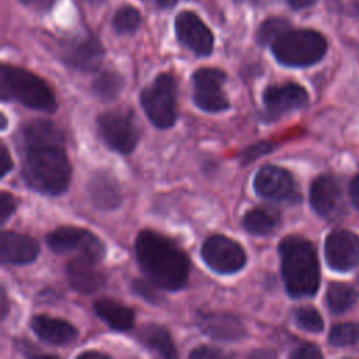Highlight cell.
I'll list each match as a JSON object with an SVG mask.
<instances>
[{
    "mask_svg": "<svg viewBox=\"0 0 359 359\" xmlns=\"http://www.w3.org/2000/svg\"><path fill=\"white\" fill-rule=\"evenodd\" d=\"M135 255L143 275L163 290L182 289L189 276L187 254L168 237L142 230L135 240Z\"/></svg>",
    "mask_w": 359,
    "mask_h": 359,
    "instance_id": "1",
    "label": "cell"
},
{
    "mask_svg": "<svg viewBox=\"0 0 359 359\" xmlns=\"http://www.w3.org/2000/svg\"><path fill=\"white\" fill-rule=\"evenodd\" d=\"M20 147H22L21 174L31 189L55 196L69 188L72 165L65 142H42Z\"/></svg>",
    "mask_w": 359,
    "mask_h": 359,
    "instance_id": "2",
    "label": "cell"
},
{
    "mask_svg": "<svg viewBox=\"0 0 359 359\" xmlns=\"http://www.w3.org/2000/svg\"><path fill=\"white\" fill-rule=\"evenodd\" d=\"M278 251L287 294L293 299L314 296L320 286V264L314 245L304 237L286 236Z\"/></svg>",
    "mask_w": 359,
    "mask_h": 359,
    "instance_id": "3",
    "label": "cell"
},
{
    "mask_svg": "<svg viewBox=\"0 0 359 359\" xmlns=\"http://www.w3.org/2000/svg\"><path fill=\"white\" fill-rule=\"evenodd\" d=\"M0 98L46 114H53L57 108L56 97L45 80L27 69L10 65L0 69Z\"/></svg>",
    "mask_w": 359,
    "mask_h": 359,
    "instance_id": "4",
    "label": "cell"
},
{
    "mask_svg": "<svg viewBox=\"0 0 359 359\" xmlns=\"http://www.w3.org/2000/svg\"><path fill=\"white\" fill-rule=\"evenodd\" d=\"M275 59L289 67H307L327 52L325 38L313 29H287L271 43Z\"/></svg>",
    "mask_w": 359,
    "mask_h": 359,
    "instance_id": "5",
    "label": "cell"
},
{
    "mask_svg": "<svg viewBox=\"0 0 359 359\" xmlns=\"http://www.w3.org/2000/svg\"><path fill=\"white\" fill-rule=\"evenodd\" d=\"M177 80L170 73L158 74L140 93V105L149 121L158 129L171 128L177 118Z\"/></svg>",
    "mask_w": 359,
    "mask_h": 359,
    "instance_id": "6",
    "label": "cell"
},
{
    "mask_svg": "<svg viewBox=\"0 0 359 359\" xmlns=\"http://www.w3.org/2000/svg\"><path fill=\"white\" fill-rule=\"evenodd\" d=\"M97 128L101 140L119 154L132 153L139 142V126L128 108L119 107L100 114Z\"/></svg>",
    "mask_w": 359,
    "mask_h": 359,
    "instance_id": "7",
    "label": "cell"
},
{
    "mask_svg": "<svg viewBox=\"0 0 359 359\" xmlns=\"http://www.w3.org/2000/svg\"><path fill=\"white\" fill-rule=\"evenodd\" d=\"M227 76L216 67H201L192 74L194 104L205 112H223L229 109V97L223 91Z\"/></svg>",
    "mask_w": 359,
    "mask_h": 359,
    "instance_id": "8",
    "label": "cell"
},
{
    "mask_svg": "<svg viewBox=\"0 0 359 359\" xmlns=\"http://www.w3.org/2000/svg\"><path fill=\"white\" fill-rule=\"evenodd\" d=\"M46 244L56 254L76 251L79 255L93 258L98 262H101L105 257L104 243L94 233L81 227H57L46 236Z\"/></svg>",
    "mask_w": 359,
    "mask_h": 359,
    "instance_id": "9",
    "label": "cell"
},
{
    "mask_svg": "<svg viewBox=\"0 0 359 359\" xmlns=\"http://www.w3.org/2000/svg\"><path fill=\"white\" fill-rule=\"evenodd\" d=\"M201 257L213 272L222 275L236 273L241 271L247 262L243 247L223 234L209 236L201 247Z\"/></svg>",
    "mask_w": 359,
    "mask_h": 359,
    "instance_id": "10",
    "label": "cell"
},
{
    "mask_svg": "<svg viewBox=\"0 0 359 359\" xmlns=\"http://www.w3.org/2000/svg\"><path fill=\"white\" fill-rule=\"evenodd\" d=\"M252 185L255 194L268 201L299 203L302 199L293 175L279 165H262L255 172Z\"/></svg>",
    "mask_w": 359,
    "mask_h": 359,
    "instance_id": "11",
    "label": "cell"
},
{
    "mask_svg": "<svg viewBox=\"0 0 359 359\" xmlns=\"http://www.w3.org/2000/svg\"><path fill=\"white\" fill-rule=\"evenodd\" d=\"M265 116L268 121H276L280 116L307 105L309 94L297 83L287 81L268 86L262 93Z\"/></svg>",
    "mask_w": 359,
    "mask_h": 359,
    "instance_id": "12",
    "label": "cell"
},
{
    "mask_svg": "<svg viewBox=\"0 0 359 359\" xmlns=\"http://www.w3.org/2000/svg\"><path fill=\"white\" fill-rule=\"evenodd\" d=\"M324 255L331 269L351 271L359 262V236L345 229L330 231L324 243Z\"/></svg>",
    "mask_w": 359,
    "mask_h": 359,
    "instance_id": "13",
    "label": "cell"
},
{
    "mask_svg": "<svg viewBox=\"0 0 359 359\" xmlns=\"http://www.w3.org/2000/svg\"><path fill=\"white\" fill-rule=\"evenodd\" d=\"M178 41L198 56H208L213 49V34L202 20L191 11H181L175 18Z\"/></svg>",
    "mask_w": 359,
    "mask_h": 359,
    "instance_id": "14",
    "label": "cell"
},
{
    "mask_svg": "<svg viewBox=\"0 0 359 359\" xmlns=\"http://www.w3.org/2000/svg\"><path fill=\"white\" fill-rule=\"evenodd\" d=\"M195 324L205 335L220 342H236L247 334L243 321L230 313L198 311Z\"/></svg>",
    "mask_w": 359,
    "mask_h": 359,
    "instance_id": "15",
    "label": "cell"
},
{
    "mask_svg": "<svg viewBox=\"0 0 359 359\" xmlns=\"http://www.w3.org/2000/svg\"><path fill=\"white\" fill-rule=\"evenodd\" d=\"M310 205L318 216L334 219L344 205L339 181L330 174L318 175L310 187Z\"/></svg>",
    "mask_w": 359,
    "mask_h": 359,
    "instance_id": "16",
    "label": "cell"
},
{
    "mask_svg": "<svg viewBox=\"0 0 359 359\" xmlns=\"http://www.w3.org/2000/svg\"><path fill=\"white\" fill-rule=\"evenodd\" d=\"M60 57L70 67L81 72H94L104 59V48L100 41L91 35L76 38L63 45Z\"/></svg>",
    "mask_w": 359,
    "mask_h": 359,
    "instance_id": "17",
    "label": "cell"
},
{
    "mask_svg": "<svg viewBox=\"0 0 359 359\" xmlns=\"http://www.w3.org/2000/svg\"><path fill=\"white\" fill-rule=\"evenodd\" d=\"M100 262L77 255L66 262V276L70 286L84 294H91L101 290L105 286V275L97 268Z\"/></svg>",
    "mask_w": 359,
    "mask_h": 359,
    "instance_id": "18",
    "label": "cell"
},
{
    "mask_svg": "<svg viewBox=\"0 0 359 359\" xmlns=\"http://www.w3.org/2000/svg\"><path fill=\"white\" fill-rule=\"evenodd\" d=\"M87 195L98 210H115L122 203V192L116 178L108 171H94L87 181Z\"/></svg>",
    "mask_w": 359,
    "mask_h": 359,
    "instance_id": "19",
    "label": "cell"
},
{
    "mask_svg": "<svg viewBox=\"0 0 359 359\" xmlns=\"http://www.w3.org/2000/svg\"><path fill=\"white\" fill-rule=\"evenodd\" d=\"M39 254L38 243L17 231H3L0 237V258L4 265H25L34 262Z\"/></svg>",
    "mask_w": 359,
    "mask_h": 359,
    "instance_id": "20",
    "label": "cell"
},
{
    "mask_svg": "<svg viewBox=\"0 0 359 359\" xmlns=\"http://www.w3.org/2000/svg\"><path fill=\"white\" fill-rule=\"evenodd\" d=\"M34 334L49 345H67L77 339V330L69 321L49 317L46 314L34 316L29 321Z\"/></svg>",
    "mask_w": 359,
    "mask_h": 359,
    "instance_id": "21",
    "label": "cell"
},
{
    "mask_svg": "<svg viewBox=\"0 0 359 359\" xmlns=\"http://www.w3.org/2000/svg\"><path fill=\"white\" fill-rule=\"evenodd\" d=\"M94 311L115 331H129L135 325V311L115 299L101 297L95 300Z\"/></svg>",
    "mask_w": 359,
    "mask_h": 359,
    "instance_id": "22",
    "label": "cell"
},
{
    "mask_svg": "<svg viewBox=\"0 0 359 359\" xmlns=\"http://www.w3.org/2000/svg\"><path fill=\"white\" fill-rule=\"evenodd\" d=\"M136 339L146 349L163 356V358H177V348L168 332V330L160 324L147 323L143 324L136 331Z\"/></svg>",
    "mask_w": 359,
    "mask_h": 359,
    "instance_id": "23",
    "label": "cell"
},
{
    "mask_svg": "<svg viewBox=\"0 0 359 359\" xmlns=\"http://www.w3.org/2000/svg\"><path fill=\"white\" fill-rule=\"evenodd\" d=\"M279 223V212L266 206H255L247 210L241 220L244 230L252 236H268L275 231Z\"/></svg>",
    "mask_w": 359,
    "mask_h": 359,
    "instance_id": "24",
    "label": "cell"
},
{
    "mask_svg": "<svg viewBox=\"0 0 359 359\" xmlns=\"http://www.w3.org/2000/svg\"><path fill=\"white\" fill-rule=\"evenodd\" d=\"M358 292L351 285L342 282H332L327 287L325 302L331 313L342 314L358 302Z\"/></svg>",
    "mask_w": 359,
    "mask_h": 359,
    "instance_id": "25",
    "label": "cell"
},
{
    "mask_svg": "<svg viewBox=\"0 0 359 359\" xmlns=\"http://www.w3.org/2000/svg\"><path fill=\"white\" fill-rule=\"evenodd\" d=\"M123 86H125V80L119 73L105 70L100 73L97 79L93 81L91 91L98 100L108 102L115 100L121 94V91L123 90Z\"/></svg>",
    "mask_w": 359,
    "mask_h": 359,
    "instance_id": "26",
    "label": "cell"
},
{
    "mask_svg": "<svg viewBox=\"0 0 359 359\" xmlns=\"http://www.w3.org/2000/svg\"><path fill=\"white\" fill-rule=\"evenodd\" d=\"M328 342L332 346H348L359 342V324L339 323L335 324L328 334Z\"/></svg>",
    "mask_w": 359,
    "mask_h": 359,
    "instance_id": "27",
    "label": "cell"
},
{
    "mask_svg": "<svg viewBox=\"0 0 359 359\" xmlns=\"http://www.w3.org/2000/svg\"><path fill=\"white\" fill-rule=\"evenodd\" d=\"M290 28L287 20L282 17H271L265 20L257 32V41L261 45H271L279 35Z\"/></svg>",
    "mask_w": 359,
    "mask_h": 359,
    "instance_id": "28",
    "label": "cell"
},
{
    "mask_svg": "<svg viewBox=\"0 0 359 359\" xmlns=\"http://www.w3.org/2000/svg\"><path fill=\"white\" fill-rule=\"evenodd\" d=\"M296 324L307 332H321L324 330V320L321 314L311 306H302L293 311Z\"/></svg>",
    "mask_w": 359,
    "mask_h": 359,
    "instance_id": "29",
    "label": "cell"
},
{
    "mask_svg": "<svg viewBox=\"0 0 359 359\" xmlns=\"http://www.w3.org/2000/svg\"><path fill=\"white\" fill-rule=\"evenodd\" d=\"M112 25L119 34H132L140 25V14L135 7L123 6L115 13Z\"/></svg>",
    "mask_w": 359,
    "mask_h": 359,
    "instance_id": "30",
    "label": "cell"
},
{
    "mask_svg": "<svg viewBox=\"0 0 359 359\" xmlns=\"http://www.w3.org/2000/svg\"><path fill=\"white\" fill-rule=\"evenodd\" d=\"M130 287L135 294H137L150 304H160L164 300L163 294L158 292L160 287L149 279H135L132 280Z\"/></svg>",
    "mask_w": 359,
    "mask_h": 359,
    "instance_id": "31",
    "label": "cell"
},
{
    "mask_svg": "<svg viewBox=\"0 0 359 359\" xmlns=\"http://www.w3.org/2000/svg\"><path fill=\"white\" fill-rule=\"evenodd\" d=\"M276 146L271 142L266 140H261L257 142L254 144H250L247 147H244L240 153H238V160L241 163V165H247L250 163H252L254 160L259 158L261 156H265L268 153H271Z\"/></svg>",
    "mask_w": 359,
    "mask_h": 359,
    "instance_id": "32",
    "label": "cell"
},
{
    "mask_svg": "<svg viewBox=\"0 0 359 359\" xmlns=\"http://www.w3.org/2000/svg\"><path fill=\"white\" fill-rule=\"evenodd\" d=\"M17 209V199L7 191L0 192V224H4Z\"/></svg>",
    "mask_w": 359,
    "mask_h": 359,
    "instance_id": "33",
    "label": "cell"
},
{
    "mask_svg": "<svg viewBox=\"0 0 359 359\" xmlns=\"http://www.w3.org/2000/svg\"><path fill=\"white\" fill-rule=\"evenodd\" d=\"M289 356L293 359H313V358H323V353L313 344H302L300 346L294 348Z\"/></svg>",
    "mask_w": 359,
    "mask_h": 359,
    "instance_id": "34",
    "label": "cell"
},
{
    "mask_svg": "<svg viewBox=\"0 0 359 359\" xmlns=\"http://www.w3.org/2000/svg\"><path fill=\"white\" fill-rule=\"evenodd\" d=\"M224 356H227L226 352L209 345H199L189 352V358H224Z\"/></svg>",
    "mask_w": 359,
    "mask_h": 359,
    "instance_id": "35",
    "label": "cell"
},
{
    "mask_svg": "<svg viewBox=\"0 0 359 359\" xmlns=\"http://www.w3.org/2000/svg\"><path fill=\"white\" fill-rule=\"evenodd\" d=\"M13 170V160L4 143L0 144V177L4 178Z\"/></svg>",
    "mask_w": 359,
    "mask_h": 359,
    "instance_id": "36",
    "label": "cell"
},
{
    "mask_svg": "<svg viewBox=\"0 0 359 359\" xmlns=\"http://www.w3.org/2000/svg\"><path fill=\"white\" fill-rule=\"evenodd\" d=\"M349 196L352 205L359 210V174L355 175L349 184Z\"/></svg>",
    "mask_w": 359,
    "mask_h": 359,
    "instance_id": "37",
    "label": "cell"
},
{
    "mask_svg": "<svg viewBox=\"0 0 359 359\" xmlns=\"http://www.w3.org/2000/svg\"><path fill=\"white\" fill-rule=\"evenodd\" d=\"M22 1L24 4L32 7V8H36V10H45L48 7H50V4L53 3V0H20Z\"/></svg>",
    "mask_w": 359,
    "mask_h": 359,
    "instance_id": "38",
    "label": "cell"
},
{
    "mask_svg": "<svg viewBox=\"0 0 359 359\" xmlns=\"http://www.w3.org/2000/svg\"><path fill=\"white\" fill-rule=\"evenodd\" d=\"M0 296H1V299H0V302H1V304H0V314H1V320H4V318L7 317L8 309H10L8 299H7V293H6V289H4V287H1Z\"/></svg>",
    "mask_w": 359,
    "mask_h": 359,
    "instance_id": "39",
    "label": "cell"
},
{
    "mask_svg": "<svg viewBox=\"0 0 359 359\" xmlns=\"http://www.w3.org/2000/svg\"><path fill=\"white\" fill-rule=\"evenodd\" d=\"M287 4L294 10H302L306 7H310L316 3V0H286Z\"/></svg>",
    "mask_w": 359,
    "mask_h": 359,
    "instance_id": "40",
    "label": "cell"
},
{
    "mask_svg": "<svg viewBox=\"0 0 359 359\" xmlns=\"http://www.w3.org/2000/svg\"><path fill=\"white\" fill-rule=\"evenodd\" d=\"M108 358V355L102 353V352H98V351H88V352H83L79 355V358Z\"/></svg>",
    "mask_w": 359,
    "mask_h": 359,
    "instance_id": "41",
    "label": "cell"
},
{
    "mask_svg": "<svg viewBox=\"0 0 359 359\" xmlns=\"http://www.w3.org/2000/svg\"><path fill=\"white\" fill-rule=\"evenodd\" d=\"M160 7L163 8H168V7H172L178 0H154Z\"/></svg>",
    "mask_w": 359,
    "mask_h": 359,
    "instance_id": "42",
    "label": "cell"
},
{
    "mask_svg": "<svg viewBox=\"0 0 359 359\" xmlns=\"http://www.w3.org/2000/svg\"><path fill=\"white\" fill-rule=\"evenodd\" d=\"M250 356H257V358H261V356H275V353L269 352V351H255L252 353H250Z\"/></svg>",
    "mask_w": 359,
    "mask_h": 359,
    "instance_id": "43",
    "label": "cell"
},
{
    "mask_svg": "<svg viewBox=\"0 0 359 359\" xmlns=\"http://www.w3.org/2000/svg\"><path fill=\"white\" fill-rule=\"evenodd\" d=\"M7 126V119H6V115L1 114V129H6Z\"/></svg>",
    "mask_w": 359,
    "mask_h": 359,
    "instance_id": "44",
    "label": "cell"
}]
</instances>
